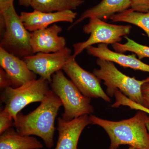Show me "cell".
Returning a JSON list of instances; mask_svg holds the SVG:
<instances>
[{
	"mask_svg": "<svg viewBox=\"0 0 149 149\" xmlns=\"http://www.w3.org/2000/svg\"><path fill=\"white\" fill-rule=\"evenodd\" d=\"M44 146L35 137L22 136L10 128L0 136V149H42Z\"/></svg>",
	"mask_w": 149,
	"mask_h": 149,
	"instance_id": "obj_16",
	"label": "cell"
},
{
	"mask_svg": "<svg viewBox=\"0 0 149 149\" xmlns=\"http://www.w3.org/2000/svg\"><path fill=\"white\" fill-rule=\"evenodd\" d=\"M114 96L116 98V102L111 105V107L118 108L120 106H127L129 107L130 109L142 111L149 114V109L131 100L119 90L116 91Z\"/></svg>",
	"mask_w": 149,
	"mask_h": 149,
	"instance_id": "obj_20",
	"label": "cell"
},
{
	"mask_svg": "<svg viewBox=\"0 0 149 149\" xmlns=\"http://www.w3.org/2000/svg\"><path fill=\"white\" fill-rule=\"evenodd\" d=\"M63 70L84 95L90 98H100L110 102L109 96L100 85V80L93 73L81 67L73 55Z\"/></svg>",
	"mask_w": 149,
	"mask_h": 149,
	"instance_id": "obj_9",
	"label": "cell"
},
{
	"mask_svg": "<svg viewBox=\"0 0 149 149\" xmlns=\"http://www.w3.org/2000/svg\"><path fill=\"white\" fill-rule=\"evenodd\" d=\"M143 106L149 109V82L144 83L141 88Z\"/></svg>",
	"mask_w": 149,
	"mask_h": 149,
	"instance_id": "obj_24",
	"label": "cell"
},
{
	"mask_svg": "<svg viewBox=\"0 0 149 149\" xmlns=\"http://www.w3.org/2000/svg\"><path fill=\"white\" fill-rule=\"evenodd\" d=\"M148 113L139 110L134 116L120 121H113L91 114V124L102 127L110 139L109 149H117L128 145L139 149H149V133L147 129Z\"/></svg>",
	"mask_w": 149,
	"mask_h": 149,
	"instance_id": "obj_2",
	"label": "cell"
},
{
	"mask_svg": "<svg viewBox=\"0 0 149 149\" xmlns=\"http://www.w3.org/2000/svg\"><path fill=\"white\" fill-rule=\"evenodd\" d=\"M0 65L9 77L13 88H18L37 80L36 74L28 68L23 59L1 47H0Z\"/></svg>",
	"mask_w": 149,
	"mask_h": 149,
	"instance_id": "obj_12",
	"label": "cell"
},
{
	"mask_svg": "<svg viewBox=\"0 0 149 149\" xmlns=\"http://www.w3.org/2000/svg\"><path fill=\"white\" fill-rule=\"evenodd\" d=\"M84 2V0H32L30 6L35 10L54 12L75 10Z\"/></svg>",
	"mask_w": 149,
	"mask_h": 149,
	"instance_id": "obj_17",
	"label": "cell"
},
{
	"mask_svg": "<svg viewBox=\"0 0 149 149\" xmlns=\"http://www.w3.org/2000/svg\"><path fill=\"white\" fill-rule=\"evenodd\" d=\"M128 149H139L137 148H134V147L130 146V147H129V148H128Z\"/></svg>",
	"mask_w": 149,
	"mask_h": 149,
	"instance_id": "obj_28",
	"label": "cell"
},
{
	"mask_svg": "<svg viewBox=\"0 0 149 149\" xmlns=\"http://www.w3.org/2000/svg\"><path fill=\"white\" fill-rule=\"evenodd\" d=\"M131 9L141 13L149 12V0H130Z\"/></svg>",
	"mask_w": 149,
	"mask_h": 149,
	"instance_id": "obj_22",
	"label": "cell"
},
{
	"mask_svg": "<svg viewBox=\"0 0 149 149\" xmlns=\"http://www.w3.org/2000/svg\"><path fill=\"white\" fill-rule=\"evenodd\" d=\"M96 63L100 68L94 69L93 73L104 81L108 95L112 97L116 91L119 90L131 100L143 105L141 88L144 83L149 82V77L138 80L120 72L112 62L98 58Z\"/></svg>",
	"mask_w": 149,
	"mask_h": 149,
	"instance_id": "obj_3",
	"label": "cell"
},
{
	"mask_svg": "<svg viewBox=\"0 0 149 149\" xmlns=\"http://www.w3.org/2000/svg\"><path fill=\"white\" fill-rule=\"evenodd\" d=\"M132 26L130 25H118L107 23L97 17L89 18L88 24L83 27L84 33L90 34L86 41L73 45L74 57L81 54L89 46L97 44L113 45L119 43L122 37L130 34Z\"/></svg>",
	"mask_w": 149,
	"mask_h": 149,
	"instance_id": "obj_7",
	"label": "cell"
},
{
	"mask_svg": "<svg viewBox=\"0 0 149 149\" xmlns=\"http://www.w3.org/2000/svg\"><path fill=\"white\" fill-rule=\"evenodd\" d=\"M62 31V28L54 24L31 32L30 43L33 54L52 53L63 49L66 42L65 37L59 35Z\"/></svg>",
	"mask_w": 149,
	"mask_h": 149,
	"instance_id": "obj_10",
	"label": "cell"
},
{
	"mask_svg": "<svg viewBox=\"0 0 149 149\" xmlns=\"http://www.w3.org/2000/svg\"><path fill=\"white\" fill-rule=\"evenodd\" d=\"M19 2L21 5L25 7H29L31 5L32 0H18Z\"/></svg>",
	"mask_w": 149,
	"mask_h": 149,
	"instance_id": "obj_26",
	"label": "cell"
},
{
	"mask_svg": "<svg viewBox=\"0 0 149 149\" xmlns=\"http://www.w3.org/2000/svg\"><path fill=\"white\" fill-rule=\"evenodd\" d=\"M109 19L112 22H125L136 25L146 32L149 39V12H139L129 8L112 15Z\"/></svg>",
	"mask_w": 149,
	"mask_h": 149,
	"instance_id": "obj_18",
	"label": "cell"
},
{
	"mask_svg": "<svg viewBox=\"0 0 149 149\" xmlns=\"http://www.w3.org/2000/svg\"><path fill=\"white\" fill-rule=\"evenodd\" d=\"M131 7L130 0H102L99 4L85 10L68 28L71 29L87 18L97 17L109 19L110 17L128 9Z\"/></svg>",
	"mask_w": 149,
	"mask_h": 149,
	"instance_id": "obj_15",
	"label": "cell"
},
{
	"mask_svg": "<svg viewBox=\"0 0 149 149\" xmlns=\"http://www.w3.org/2000/svg\"><path fill=\"white\" fill-rule=\"evenodd\" d=\"M146 124L147 129H148V131L149 133V116H148V118H147Z\"/></svg>",
	"mask_w": 149,
	"mask_h": 149,
	"instance_id": "obj_27",
	"label": "cell"
},
{
	"mask_svg": "<svg viewBox=\"0 0 149 149\" xmlns=\"http://www.w3.org/2000/svg\"><path fill=\"white\" fill-rule=\"evenodd\" d=\"M90 124L91 123L88 115L81 116L70 120L59 118L58 139L55 149H77L82 132L85 127Z\"/></svg>",
	"mask_w": 149,
	"mask_h": 149,
	"instance_id": "obj_13",
	"label": "cell"
},
{
	"mask_svg": "<svg viewBox=\"0 0 149 149\" xmlns=\"http://www.w3.org/2000/svg\"><path fill=\"white\" fill-rule=\"evenodd\" d=\"M50 84L52 91L58 97L64 108L62 118L64 120H72L94 112V108L90 104L91 98L84 95L61 70L53 74Z\"/></svg>",
	"mask_w": 149,
	"mask_h": 149,
	"instance_id": "obj_5",
	"label": "cell"
},
{
	"mask_svg": "<svg viewBox=\"0 0 149 149\" xmlns=\"http://www.w3.org/2000/svg\"><path fill=\"white\" fill-rule=\"evenodd\" d=\"M14 118L10 113L3 109L0 113V134L8 130L13 125Z\"/></svg>",
	"mask_w": 149,
	"mask_h": 149,
	"instance_id": "obj_21",
	"label": "cell"
},
{
	"mask_svg": "<svg viewBox=\"0 0 149 149\" xmlns=\"http://www.w3.org/2000/svg\"><path fill=\"white\" fill-rule=\"evenodd\" d=\"M90 55L100 59L116 63L120 66L130 68L134 70L149 72V65L136 57V54L125 55L121 53L111 50L106 44H100L97 47L89 46L86 49Z\"/></svg>",
	"mask_w": 149,
	"mask_h": 149,
	"instance_id": "obj_14",
	"label": "cell"
},
{
	"mask_svg": "<svg viewBox=\"0 0 149 149\" xmlns=\"http://www.w3.org/2000/svg\"><path fill=\"white\" fill-rule=\"evenodd\" d=\"M1 14V26L4 29L0 47L19 58L34 54L30 45L31 32L24 27L14 5Z\"/></svg>",
	"mask_w": 149,
	"mask_h": 149,
	"instance_id": "obj_4",
	"label": "cell"
},
{
	"mask_svg": "<svg viewBox=\"0 0 149 149\" xmlns=\"http://www.w3.org/2000/svg\"><path fill=\"white\" fill-rule=\"evenodd\" d=\"M124 38L127 40L125 44L117 43L112 45L115 52L121 53L131 52L136 54L141 60L145 58H149V47L136 42L127 36Z\"/></svg>",
	"mask_w": 149,
	"mask_h": 149,
	"instance_id": "obj_19",
	"label": "cell"
},
{
	"mask_svg": "<svg viewBox=\"0 0 149 149\" xmlns=\"http://www.w3.org/2000/svg\"><path fill=\"white\" fill-rule=\"evenodd\" d=\"M62 105L58 97L51 90L36 109L27 115L19 112L13 125L19 134L38 136L47 148H51L54 145L55 121Z\"/></svg>",
	"mask_w": 149,
	"mask_h": 149,
	"instance_id": "obj_1",
	"label": "cell"
},
{
	"mask_svg": "<svg viewBox=\"0 0 149 149\" xmlns=\"http://www.w3.org/2000/svg\"><path fill=\"white\" fill-rule=\"evenodd\" d=\"M14 0H0V13L3 12L13 4Z\"/></svg>",
	"mask_w": 149,
	"mask_h": 149,
	"instance_id": "obj_25",
	"label": "cell"
},
{
	"mask_svg": "<svg viewBox=\"0 0 149 149\" xmlns=\"http://www.w3.org/2000/svg\"><path fill=\"white\" fill-rule=\"evenodd\" d=\"M12 87L11 82L6 71L1 68L0 69V88L3 91L8 87Z\"/></svg>",
	"mask_w": 149,
	"mask_h": 149,
	"instance_id": "obj_23",
	"label": "cell"
},
{
	"mask_svg": "<svg viewBox=\"0 0 149 149\" xmlns=\"http://www.w3.org/2000/svg\"><path fill=\"white\" fill-rule=\"evenodd\" d=\"M77 15V13L73 10L47 13L34 10L31 12H22L20 17L26 29L32 32L47 28L51 24L60 22L72 24Z\"/></svg>",
	"mask_w": 149,
	"mask_h": 149,
	"instance_id": "obj_11",
	"label": "cell"
},
{
	"mask_svg": "<svg viewBox=\"0 0 149 149\" xmlns=\"http://www.w3.org/2000/svg\"><path fill=\"white\" fill-rule=\"evenodd\" d=\"M72 55L71 50L65 47L56 52L38 53L23 59L31 71L51 83L53 74L63 70Z\"/></svg>",
	"mask_w": 149,
	"mask_h": 149,
	"instance_id": "obj_8",
	"label": "cell"
},
{
	"mask_svg": "<svg viewBox=\"0 0 149 149\" xmlns=\"http://www.w3.org/2000/svg\"><path fill=\"white\" fill-rule=\"evenodd\" d=\"M47 80L39 79L24 84L18 88L8 87L3 91L1 102L5 104L4 109L13 118L27 105L36 102L42 101L50 91Z\"/></svg>",
	"mask_w": 149,
	"mask_h": 149,
	"instance_id": "obj_6",
	"label": "cell"
}]
</instances>
